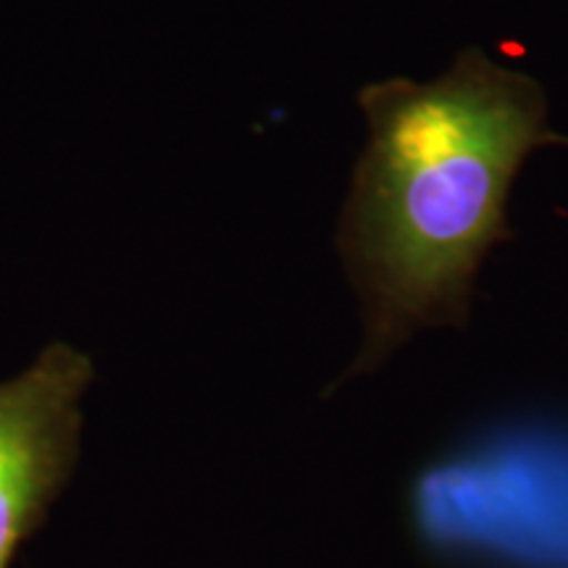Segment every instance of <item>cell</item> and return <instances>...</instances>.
Wrapping results in <instances>:
<instances>
[{
	"instance_id": "2",
	"label": "cell",
	"mask_w": 568,
	"mask_h": 568,
	"mask_svg": "<svg viewBox=\"0 0 568 568\" xmlns=\"http://www.w3.org/2000/svg\"><path fill=\"white\" fill-rule=\"evenodd\" d=\"M92 376L88 353L51 343L0 382V568L11 566L77 464Z\"/></svg>"
},
{
	"instance_id": "1",
	"label": "cell",
	"mask_w": 568,
	"mask_h": 568,
	"mask_svg": "<svg viewBox=\"0 0 568 568\" xmlns=\"http://www.w3.org/2000/svg\"><path fill=\"white\" fill-rule=\"evenodd\" d=\"M368 142L339 216L337 251L364 305L366 372L424 326L466 324L487 253L514 237L508 195L550 130L529 74L468 48L435 82L385 80L358 95Z\"/></svg>"
}]
</instances>
